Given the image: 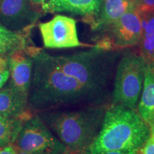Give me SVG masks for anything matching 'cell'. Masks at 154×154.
<instances>
[{
    "label": "cell",
    "instance_id": "1",
    "mask_svg": "<svg viewBox=\"0 0 154 154\" xmlns=\"http://www.w3.org/2000/svg\"><path fill=\"white\" fill-rule=\"evenodd\" d=\"M29 107L34 113L89 105L110 104L74 77L64 74L51 56L34 47Z\"/></svg>",
    "mask_w": 154,
    "mask_h": 154
},
{
    "label": "cell",
    "instance_id": "2",
    "mask_svg": "<svg viewBox=\"0 0 154 154\" xmlns=\"http://www.w3.org/2000/svg\"><path fill=\"white\" fill-rule=\"evenodd\" d=\"M109 105L83 106L37 113L69 151L86 153L99 134Z\"/></svg>",
    "mask_w": 154,
    "mask_h": 154
},
{
    "label": "cell",
    "instance_id": "3",
    "mask_svg": "<svg viewBox=\"0 0 154 154\" xmlns=\"http://www.w3.org/2000/svg\"><path fill=\"white\" fill-rule=\"evenodd\" d=\"M149 136V126L137 110L110 103L106 110L99 134L85 153L137 151Z\"/></svg>",
    "mask_w": 154,
    "mask_h": 154
},
{
    "label": "cell",
    "instance_id": "4",
    "mask_svg": "<svg viewBox=\"0 0 154 154\" xmlns=\"http://www.w3.org/2000/svg\"><path fill=\"white\" fill-rule=\"evenodd\" d=\"M111 50L94 46L91 49L70 55L51 56L54 62L66 75L111 103L117 65Z\"/></svg>",
    "mask_w": 154,
    "mask_h": 154
},
{
    "label": "cell",
    "instance_id": "5",
    "mask_svg": "<svg viewBox=\"0 0 154 154\" xmlns=\"http://www.w3.org/2000/svg\"><path fill=\"white\" fill-rule=\"evenodd\" d=\"M147 62L140 54L124 53L117 63L111 103L137 110Z\"/></svg>",
    "mask_w": 154,
    "mask_h": 154
},
{
    "label": "cell",
    "instance_id": "6",
    "mask_svg": "<svg viewBox=\"0 0 154 154\" xmlns=\"http://www.w3.org/2000/svg\"><path fill=\"white\" fill-rule=\"evenodd\" d=\"M14 145L31 154H66L70 152L37 113L25 121Z\"/></svg>",
    "mask_w": 154,
    "mask_h": 154
},
{
    "label": "cell",
    "instance_id": "7",
    "mask_svg": "<svg viewBox=\"0 0 154 154\" xmlns=\"http://www.w3.org/2000/svg\"><path fill=\"white\" fill-rule=\"evenodd\" d=\"M102 32L105 34L96 45L101 49L113 50L137 46L142 36L141 17L136 9H131Z\"/></svg>",
    "mask_w": 154,
    "mask_h": 154
},
{
    "label": "cell",
    "instance_id": "8",
    "mask_svg": "<svg viewBox=\"0 0 154 154\" xmlns=\"http://www.w3.org/2000/svg\"><path fill=\"white\" fill-rule=\"evenodd\" d=\"M38 27L44 47L48 49L91 47L79 41L76 22L70 17L57 15L49 22L41 23Z\"/></svg>",
    "mask_w": 154,
    "mask_h": 154
},
{
    "label": "cell",
    "instance_id": "9",
    "mask_svg": "<svg viewBox=\"0 0 154 154\" xmlns=\"http://www.w3.org/2000/svg\"><path fill=\"white\" fill-rule=\"evenodd\" d=\"M32 47L18 50L7 56L9 69L8 86L29 97L33 69Z\"/></svg>",
    "mask_w": 154,
    "mask_h": 154
},
{
    "label": "cell",
    "instance_id": "10",
    "mask_svg": "<svg viewBox=\"0 0 154 154\" xmlns=\"http://www.w3.org/2000/svg\"><path fill=\"white\" fill-rule=\"evenodd\" d=\"M30 0H0V22L9 29L22 31L34 23Z\"/></svg>",
    "mask_w": 154,
    "mask_h": 154
},
{
    "label": "cell",
    "instance_id": "11",
    "mask_svg": "<svg viewBox=\"0 0 154 154\" xmlns=\"http://www.w3.org/2000/svg\"><path fill=\"white\" fill-rule=\"evenodd\" d=\"M34 113L29 107L28 96L7 85L0 88V116L27 120Z\"/></svg>",
    "mask_w": 154,
    "mask_h": 154
},
{
    "label": "cell",
    "instance_id": "12",
    "mask_svg": "<svg viewBox=\"0 0 154 154\" xmlns=\"http://www.w3.org/2000/svg\"><path fill=\"white\" fill-rule=\"evenodd\" d=\"M102 2V0H48L42 6L44 12L68 11L85 16L86 20L99 14Z\"/></svg>",
    "mask_w": 154,
    "mask_h": 154
},
{
    "label": "cell",
    "instance_id": "13",
    "mask_svg": "<svg viewBox=\"0 0 154 154\" xmlns=\"http://www.w3.org/2000/svg\"><path fill=\"white\" fill-rule=\"evenodd\" d=\"M135 8L134 1L130 0H105L101 10L96 17L86 19L94 31H103L124 13Z\"/></svg>",
    "mask_w": 154,
    "mask_h": 154
},
{
    "label": "cell",
    "instance_id": "14",
    "mask_svg": "<svg viewBox=\"0 0 154 154\" xmlns=\"http://www.w3.org/2000/svg\"><path fill=\"white\" fill-rule=\"evenodd\" d=\"M137 111L149 128L154 124V62L147 63Z\"/></svg>",
    "mask_w": 154,
    "mask_h": 154
},
{
    "label": "cell",
    "instance_id": "15",
    "mask_svg": "<svg viewBox=\"0 0 154 154\" xmlns=\"http://www.w3.org/2000/svg\"><path fill=\"white\" fill-rule=\"evenodd\" d=\"M25 30H11L0 22V56H9L29 47Z\"/></svg>",
    "mask_w": 154,
    "mask_h": 154
},
{
    "label": "cell",
    "instance_id": "16",
    "mask_svg": "<svg viewBox=\"0 0 154 154\" xmlns=\"http://www.w3.org/2000/svg\"><path fill=\"white\" fill-rule=\"evenodd\" d=\"M142 36L138 44L140 54L147 63L154 62V12L140 14Z\"/></svg>",
    "mask_w": 154,
    "mask_h": 154
},
{
    "label": "cell",
    "instance_id": "17",
    "mask_svg": "<svg viewBox=\"0 0 154 154\" xmlns=\"http://www.w3.org/2000/svg\"><path fill=\"white\" fill-rule=\"evenodd\" d=\"M26 121L0 116V148L14 143Z\"/></svg>",
    "mask_w": 154,
    "mask_h": 154
},
{
    "label": "cell",
    "instance_id": "18",
    "mask_svg": "<svg viewBox=\"0 0 154 154\" xmlns=\"http://www.w3.org/2000/svg\"><path fill=\"white\" fill-rule=\"evenodd\" d=\"M9 79L7 56H0V88H3Z\"/></svg>",
    "mask_w": 154,
    "mask_h": 154
},
{
    "label": "cell",
    "instance_id": "19",
    "mask_svg": "<svg viewBox=\"0 0 154 154\" xmlns=\"http://www.w3.org/2000/svg\"><path fill=\"white\" fill-rule=\"evenodd\" d=\"M134 7L139 14L154 12V0H135Z\"/></svg>",
    "mask_w": 154,
    "mask_h": 154
},
{
    "label": "cell",
    "instance_id": "20",
    "mask_svg": "<svg viewBox=\"0 0 154 154\" xmlns=\"http://www.w3.org/2000/svg\"><path fill=\"white\" fill-rule=\"evenodd\" d=\"M137 154H154V136L150 135L149 138L139 149Z\"/></svg>",
    "mask_w": 154,
    "mask_h": 154
},
{
    "label": "cell",
    "instance_id": "21",
    "mask_svg": "<svg viewBox=\"0 0 154 154\" xmlns=\"http://www.w3.org/2000/svg\"><path fill=\"white\" fill-rule=\"evenodd\" d=\"M17 150L14 144L0 148V154H17Z\"/></svg>",
    "mask_w": 154,
    "mask_h": 154
},
{
    "label": "cell",
    "instance_id": "22",
    "mask_svg": "<svg viewBox=\"0 0 154 154\" xmlns=\"http://www.w3.org/2000/svg\"><path fill=\"white\" fill-rule=\"evenodd\" d=\"M98 154H137V151H109Z\"/></svg>",
    "mask_w": 154,
    "mask_h": 154
},
{
    "label": "cell",
    "instance_id": "23",
    "mask_svg": "<svg viewBox=\"0 0 154 154\" xmlns=\"http://www.w3.org/2000/svg\"><path fill=\"white\" fill-rule=\"evenodd\" d=\"M47 1V0H30L31 3L33 5H42Z\"/></svg>",
    "mask_w": 154,
    "mask_h": 154
},
{
    "label": "cell",
    "instance_id": "24",
    "mask_svg": "<svg viewBox=\"0 0 154 154\" xmlns=\"http://www.w3.org/2000/svg\"><path fill=\"white\" fill-rule=\"evenodd\" d=\"M17 154H31V153H27V152H26V151H22V150H20V149H17Z\"/></svg>",
    "mask_w": 154,
    "mask_h": 154
},
{
    "label": "cell",
    "instance_id": "25",
    "mask_svg": "<svg viewBox=\"0 0 154 154\" xmlns=\"http://www.w3.org/2000/svg\"><path fill=\"white\" fill-rule=\"evenodd\" d=\"M150 135L154 136V124L150 126Z\"/></svg>",
    "mask_w": 154,
    "mask_h": 154
},
{
    "label": "cell",
    "instance_id": "26",
    "mask_svg": "<svg viewBox=\"0 0 154 154\" xmlns=\"http://www.w3.org/2000/svg\"><path fill=\"white\" fill-rule=\"evenodd\" d=\"M66 154H86L85 153H81V152H69Z\"/></svg>",
    "mask_w": 154,
    "mask_h": 154
},
{
    "label": "cell",
    "instance_id": "27",
    "mask_svg": "<svg viewBox=\"0 0 154 154\" xmlns=\"http://www.w3.org/2000/svg\"><path fill=\"white\" fill-rule=\"evenodd\" d=\"M130 1H135V0H130Z\"/></svg>",
    "mask_w": 154,
    "mask_h": 154
}]
</instances>
